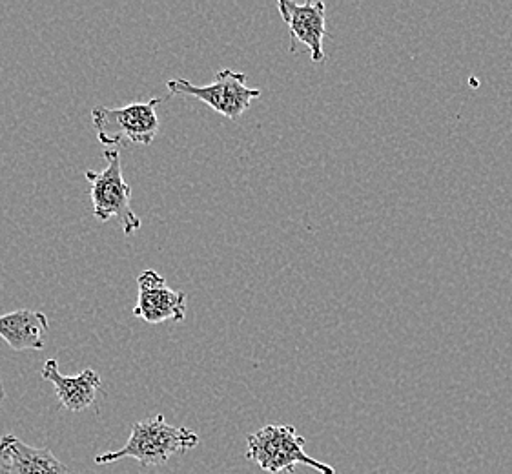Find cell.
I'll list each match as a JSON object with an SVG mask.
<instances>
[{
    "mask_svg": "<svg viewBox=\"0 0 512 474\" xmlns=\"http://www.w3.org/2000/svg\"><path fill=\"white\" fill-rule=\"evenodd\" d=\"M48 332L50 321L41 310L19 309L0 316V338L13 351H42Z\"/></svg>",
    "mask_w": 512,
    "mask_h": 474,
    "instance_id": "10",
    "label": "cell"
},
{
    "mask_svg": "<svg viewBox=\"0 0 512 474\" xmlns=\"http://www.w3.org/2000/svg\"><path fill=\"white\" fill-rule=\"evenodd\" d=\"M42 380L52 383L62 409L82 413L97 400L103 380L93 369H84L77 376H62L57 360H48L41 371Z\"/></svg>",
    "mask_w": 512,
    "mask_h": 474,
    "instance_id": "8",
    "label": "cell"
},
{
    "mask_svg": "<svg viewBox=\"0 0 512 474\" xmlns=\"http://www.w3.org/2000/svg\"><path fill=\"white\" fill-rule=\"evenodd\" d=\"M139 296L135 305L134 314L137 318L157 325L164 321H185L186 298L185 292L172 290L166 287V281L159 272L152 268L144 270L137 278Z\"/></svg>",
    "mask_w": 512,
    "mask_h": 474,
    "instance_id": "6",
    "label": "cell"
},
{
    "mask_svg": "<svg viewBox=\"0 0 512 474\" xmlns=\"http://www.w3.org/2000/svg\"><path fill=\"white\" fill-rule=\"evenodd\" d=\"M277 10L283 21L287 22L292 42L307 46L312 61H325L323 39L327 35V6L321 0L305 4L281 0L277 2Z\"/></svg>",
    "mask_w": 512,
    "mask_h": 474,
    "instance_id": "7",
    "label": "cell"
},
{
    "mask_svg": "<svg viewBox=\"0 0 512 474\" xmlns=\"http://www.w3.org/2000/svg\"><path fill=\"white\" fill-rule=\"evenodd\" d=\"M6 400V389H4V383L0 380V405Z\"/></svg>",
    "mask_w": 512,
    "mask_h": 474,
    "instance_id": "11",
    "label": "cell"
},
{
    "mask_svg": "<svg viewBox=\"0 0 512 474\" xmlns=\"http://www.w3.org/2000/svg\"><path fill=\"white\" fill-rule=\"evenodd\" d=\"M159 103V99H150L146 103H132L123 108L95 106L92 124L99 141L108 148H115L121 143L152 145L159 132Z\"/></svg>",
    "mask_w": 512,
    "mask_h": 474,
    "instance_id": "4",
    "label": "cell"
},
{
    "mask_svg": "<svg viewBox=\"0 0 512 474\" xmlns=\"http://www.w3.org/2000/svg\"><path fill=\"white\" fill-rule=\"evenodd\" d=\"M166 88L175 97H195L232 121L245 114L254 99L261 97V90L246 86V73L228 68L219 70L214 83L206 86H197L186 79H172L166 83Z\"/></svg>",
    "mask_w": 512,
    "mask_h": 474,
    "instance_id": "5",
    "label": "cell"
},
{
    "mask_svg": "<svg viewBox=\"0 0 512 474\" xmlns=\"http://www.w3.org/2000/svg\"><path fill=\"white\" fill-rule=\"evenodd\" d=\"M0 474H72L50 449L24 444L17 436L0 438Z\"/></svg>",
    "mask_w": 512,
    "mask_h": 474,
    "instance_id": "9",
    "label": "cell"
},
{
    "mask_svg": "<svg viewBox=\"0 0 512 474\" xmlns=\"http://www.w3.org/2000/svg\"><path fill=\"white\" fill-rule=\"evenodd\" d=\"M103 155L106 159L103 172H86V179L92 185L93 216L103 223L117 219L124 234L134 236L143 227V221L132 208V186L124 181L121 154L117 148H106Z\"/></svg>",
    "mask_w": 512,
    "mask_h": 474,
    "instance_id": "3",
    "label": "cell"
},
{
    "mask_svg": "<svg viewBox=\"0 0 512 474\" xmlns=\"http://www.w3.org/2000/svg\"><path fill=\"white\" fill-rule=\"evenodd\" d=\"M199 444V436L186 427H174L155 414L132 425V433L123 449L99 454L95 464L108 465L123 458H135L144 467L164 465L175 454H185Z\"/></svg>",
    "mask_w": 512,
    "mask_h": 474,
    "instance_id": "1",
    "label": "cell"
},
{
    "mask_svg": "<svg viewBox=\"0 0 512 474\" xmlns=\"http://www.w3.org/2000/svg\"><path fill=\"white\" fill-rule=\"evenodd\" d=\"M246 458L267 473H294L296 465H307L319 474H336V469L305 453V438L292 425H267L246 440Z\"/></svg>",
    "mask_w": 512,
    "mask_h": 474,
    "instance_id": "2",
    "label": "cell"
}]
</instances>
